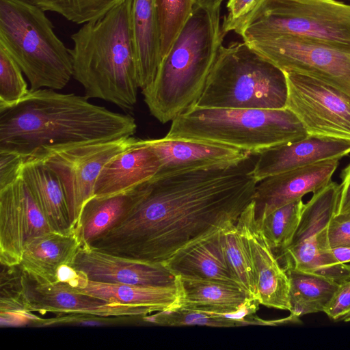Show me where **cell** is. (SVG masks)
<instances>
[{"label":"cell","instance_id":"obj_25","mask_svg":"<svg viewBox=\"0 0 350 350\" xmlns=\"http://www.w3.org/2000/svg\"><path fill=\"white\" fill-rule=\"evenodd\" d=\"M145 189L146 183L119 194L93 196L87 201L76 228L82 244L92 245L114 228L142 199Z\"/></svg>","mask_w":350,"mask_h":350},{"label":"cell","instance_id":"obj_23","mask_svg":"<svg viewBox=\"0 0 350 350\" xmlns=\"http://www.w3.org/2000/svg\"><path fill=\"white\" fill-rule=\"evenodd\" d=\"M221 230L181 249L165 266L176 277L213 280L239 286L225 256Z\"/></svg>","mask_w":350,"mask_h":350},{"label":"cell","instance_id":"obj_3","mask_svg":"<svg viewBox=\"0 0 350 350\" xmlns=\"http://www.w3.org/2000/svg\"><path fill=\"white\" fill-rule=\"evenodd\" d=\"M132 0H124L71 36L74 79L85 96L131 110L137 100V62L131 23Z\"/></svg>","mask_w":350,"mask_h":350},{"label":"cell","instance_id":"obj_22","mask_svg":"<svg viewBox=\"0 0 350 350\" xmlns=\"http://www.w3.org/2000/svg\"><path fill=\"white\" fill-rule=\"evenodd\" d=\"M82 244L76 230L69 233L50 231L27 242L18 266L33 282L51 284L57 281V273L70 265Z\"/></svg>","mask_w":350,"mask_h":350},{"label":"cell","instance_id":"obj_43","mask_svg":"<svg viewBox=\"0 0 350 350\" xmlns=\"http://www.w3.org/2000/svg\"><path fill=\"white\" fill-rule=\"evenodd\" d=\"M345 322H349L350 321V315L347 317L344 320Z\"/></svg>","mask_w":350,"mask_h":350},{"label":"cell","instance_id":"obj_16","mask_svg":"<svg viewBox=\"0 0 350 350\" xmlns=\"http://www.w3.org/2000/svg\"><path fill=\"white\" fill-rule=\"evenodd\" d=\"M339 159L319 161L258 182L252 199L256 223L260 224L275 209L326 186L338 166Z\"/></svg>","mask_w":350,"mask_h":350},{"label":"cell","instance_id":"obj_33","mask_svg":"<svg viewBox=\"0 0 350 350\" xmlns=\"http://www.w3.org/2000/svg\"><path fill=\"white\" fill-rule=\"evenodd\" d=\"M145 322L165 326L203 325L218 327L244 326L241 321L226 317L224 315L208 313L196 309L178 307L144 315Z\"/></svg>","mask_w":350,"mask_h":350},{"label":"cell","instance_id":"obj_14","mask_svg":"<svg viewBox=\"0 0 350 350\" xmlns=\"http://www.w3.org/2000/svg\"><path fill=\"white\" fill-rule=\"evenodd\" d=\"M88 280L148 286H176V277L163 265L114 255L81 244L70 265Z\"/></svg>","mask_w":350,"mask_h":350},{"label":"cell","instance_id":"obj_5","mask_svg":"<svg viewBox=\"0 0 350 350\" xmlns=\"http://www.w3.org/2000/svg\"><path fill=\"white\" fill-rule=\"evenodd\" d=\"M309 135L288 108L278 109L200 107L193 105L172 121L165 136L219 144L252 155Z\"/></svg>","mask_w":350,"mask_h":350},{"label":"cell","instance_id":"obj_21","mask_svg":"<svg viewBox=\"0 0 350 350\" xmlns=\"http://www.w3.org/2000/svg\"><path fill=\"white\" fill-rule=\"evenodd\" d=\"M56 282L72 292L90 295L109 302L146 308L152 312L179 307L176 286L159 287L98 282L88 280L75 269L66 282Z\"/></svg>","mask_w":350,"mask_h":350},{"label":"cell","instance_id":"obj_9","mask_svg":"<svg viewBox=\"0 0 350 350\" xmlns=\"http://www.w3.org/2000/svg\"><path fill=\"white\" fill-rule=\"evenodd\" d=\"M340 191V185L331 180L304 204L293 239L279 260L285 270L295 268L339 284L350 280V263L337 261L327 232L329 223L337 213Z\"/></svg>","mask_w":350,"mask_h":350},{"label":"cell","instance_id":"obj_27","mask_svg":"<svg viewBox=\"0 0 350 350\" xmlns=\"http://www.w3.org/2000/svg\"><path fill=\"white\" fill-rule=\"evenodd\" d=\"M131 23L139 87L143 90L153 81L161 61L155 0H132Z\"/></svg>","mask_w":350,"mask_h":350},{"label":"cell","instance_id":"obj_24","mask_svg":"<svg viewBox=\"0 0 350 350\" xmlns=\"http://www.w3.org/2000/svg\"><path fill=\"white\" fill-rule=\"evenodd\" d=\"M179 307L224 315L234 312L250 298L239 285L221 281L176 276Z\"/></svg>","mask_w":350,"mask_h":350},{"label":"cell","instance_id":"obj_38","mask_svg":"<svg viewBox=\"0 0 350 350\" xmlns=\"http://www.w3.org/2000/svg\"><path fill=\"white\" fill-rule=\"evenodd\" d=\"M323 312L333 321L350 315V280L339 285Z\"/></svg>","mask_w":350,"mask_h":350},{"label":"cell","instance_id":"obj_19","mask_svg":"<svg viewBox=\"0 0 350 350\" xmlns=\"http://www.w3.org/2000/svg\"><path fill=\"white\" fill-rule=\"evenodd\" d=\"M350 153V140L309 135L304 139L278 145L257 156L252 174L257 182L281 172L319 161L340 159Z\"/></svg>","mask_w":350,"mask_h":350},{"label":"cell","instance_id":"obj_2","mask_svg":"<svg viewBox=\"0 0 350 350\" xmlns=\"http://www.w3.org/2000/svg\"><path fill=\"white\" fill-rule=\"evenodd\" d=\"M137 126L131 115L92 104L85 96L29 90L18 102L0 107V151L27 159L46 148L133 136Z\"/></svg>","mask_w":350,"mask_h":350},{"label":"cell","instance_id":"obj_13","mask_svg":"<svg viewBox=\"0 0 350 350\" xmlns=\"http://www.w3.org/2000/svg\"><path fill=\"white\" fill-rule=\"evenodd\" d=\"M29 187L20 176L0 189V262L18 265L25 244L52 231Z\"/></svg>","mask_w":350,"mask_h":350},{"label":"cell","instance_id":"obj_6","mask_svg":"<svg viewBox=\"0 0 350 350\" xmlns=\"http://www.w3.org/2000/svg\"><path fill=\"white\" fill-rule=\"evenodd\" d=\"M285 72L245 42L221 46L194 105L278 109L286 107Z\"/></svg>","mask_w":350,"mask_h":350},{"label":"cell","instance_id":"obj_26","mask_svg":"<svg viewBox=\"0 0 350 350\" xmlns=\"http://www.w3.org/2000/svg\"><path fill=\"white\" fill-rule=\"evenodd\" d=\"M21 176L29 187L53 231L69 233L72 227L64 190L58 176L42 162L25 160Z\"/></svg>","mask_w":350,"mask_h":350},{"label":"cell","instance_id":"obj_39","mask_svg":"<svg viewBox=\"0 0 350 350\" xmlns=\"http://www.w3.org/2000/svg\"><path fill=\"white\" fill-rule=\"evenodd\" d=\"M25 160L18 154L0 151V189L12 185L21 176Z\"/></svg>","mask_w":350,"mask_h":350},{"label":"cell","instance_id":"obj_10","mask_svg":"<svg viewBox=\"0 0 350 350\" xmlns=\"http://www.w3.org/2000/svg\"><path fill=\"white\" fill-rule=\"evenodd\" d=\"M137 139L133 136H126L111 140L46 148L29 158L42 162L58 176L64 190L74 230L77 228L83 206L94 196L96 183L105 165L131 147Z\"/></svg>","mask_w":350,"mask_h":350},{"label":"cell","instance_id":"obj_34","mask_svg":"<svg viewBox=\"0 0 350 350\" xmlns=\"http://www.w3.org/2000/svg\"><path fill=\"white\" fill-rule=\"evenodd\" d=\"M18 64L0 44V107L13 105L29 92Z\"/></svg>","mask_w":350,"mask_h":350},{"label":"cell","instance_id":"obj_29","mask_svg":"<svg viewBox=\"0 0 350 350\" xmlns=\"http://www.w3.org/2000/svg\"><path fill=\"white\" fill-rule=\"evenodd\" d=\"M221 235L225 256L234 276L247 295L257 300L256 280L245 237L237 224L223 229Z\"/></svg>","mask_w":350,"mask_h":350},{"label":"cell","instance_id":"obj_37","mask_svg":"<svg viewBox=\"0 0 350 350\" xmlns=\"http://www.w3.org/2000/svg\"><path fill=\"white\" fill-rule=\"evenodd\" d=\"M327 232L332 248L350 247V212L336 213L329 223Z\"/></svg>","mask_w":350,"mask_h":350},{"label":"cell","instance_id":"obj_40","mask_svg":"<svg viewBox=\"0 0 350 350\" xmlns=\"http://www.w3.org/2000/svg\"><path fill=\"white\" fill-rule=\"evenodd\" d=\"M257 0H228L221 24L224 35L234 31L243 18L251 11Z\"/></svg>","mask_w":350,"mask_h":350},{"label":"cell","instance_id":"obj_18","mask_svg":"<svg viewBox=\"0 0 350 350\" xmlns=\"http://www.w3.org/2000/svg\"><path fill=\"white\" fill-rule=\"evenodd\" d=\"M23 283L27 312L88 313L133 317H142L152 313L146 308L109 302L90 295L72 292L57 282L38 284L30 280L25 273Z\"/></svg>","mask_w":350,"mask_h":350},{"label":"cell","instance_id":"obj_11","mask_svg":"<svg viewBox=\"0 0 350 350\" xmlns=\"http://www.w3.org/2000/svg\"><path fill=\"white\" fill-rule=\"evenodd\" d=\"M245 42L284 72L318 78L350 94V50L290 35Z\"/></svg>","mask_w":350,"mask_h":350},{"label":"cell","instance_id":"obj_15","mask_svg":"<svg viewBox=\"0 0 350 350\" xmlns=\"http://www.w3.org/2000/svg\"><path fill=\"white\" fill-rule=\"evenodd\" d=\"M237 226L245 237L250 254L256 280L257 301L268 308L290 311L288 274L257 224L252 202L240 215Z\"/></svg>","mask_w":350,"mask_h":350},{"label":"cell","instance_id":"obj_32","mask_svg":"<svg viewBox=\"0 0 350 350\" xmlns=\"http://www.w3.org/2000/svg\"><path fill=\"white\" fill-rule=\"evenodd\" d=\"M78 25L96 20L124 0H28Z\"/></svg>","mask_w":350,"mask_h":350},{"label":"cell","instance_id":"obj_1","mask_svg":"<svg viewBox=\"0 0 350 350\" xmlns=\"http://www.w3.org/2000/svg\"><path fill=\"white\" fill-rule=\"evenodd\" d=\"M254 163L251 156L226 167L152 178L129 213L90 246L165 265L188 245L237 224L258 183Z\"/></svg>","mask_w":350,"mask_h":350},{"label":"cell","instance_id":"obj_28","mask_svg":"<svg viewBox=\"0 0 350 350\" xmlns=\"http://www.w3.org/2000/svg\"><path fill=\"white\" fill-rule=\"evenodd\" d=\"M286 271L290 282V312L297 317L323 312L340 285L325 277L295 268Z\"/></svg>","mask_w":350,"mask_h":350},{"label":"cell","instance_id":"obj_4","mask_svg":"<svg viewBox=\"0 0 350 350\" xmlns=\"http://www.w3.org/2000/svg\"><path fill=\"white\" fill-rule=\"evenodd\" d=\"M221 4L196 1L153 81L142 90L150 113L162 124L194 105L204 88L225 36L220 23Z\"/></svg>","mask_w":350,"mask_h":350},{"label":"cell","instance_id":"obj_20","mask_svg":"<svg viewBox=\"0 0 350 350\" xmlns=\"http://www.w3.org/2000/svg\"><path fill=\"white\" fill-rule=\"evenodd\" d=\"M160 167L159 157L149 139L137 138L105 165L96 183L94 196L107 197L133 189L151 180Z\"/></svg>","mask_w":350,"mask_h":350},{"label":"cell","instance_id":"obj_30","mask_svg":"<svg viewBox=\"0 0 350 350\" xmlns=\"http://www.w3.org/2000/svg\"><path fill=\"white\" fill-rule=\"evenodd\" d=\"M304 204L302 199L288 203L275 209L257 224L278 260L293 239Z\"/></svg>","mask_w":350,"mask_h":350},{"label":"cell","instance_id":"obj_44","mask_svg":"<svg viewBox=\"0 0 350 350\" xmlns=\"http://www.w3.org/2000/svg\"><path fill=\"white\" fill-rule=\"evenodd\" d=\"M213 1H216L217 3H221L222 1H224V0H213Z\"/></svg>","mask_w":350,"mask_h":350},{"label":"cell","instance_id":"obj_41","mask_svg":"<svg viewBox=\"0 0 350 350\" xmlns=\"http://www.w3.org/2000/svg\"><path fill=\"white\" fill-rule=\"evenodd\" d=\"M340 200L336 213L350 212V163L342 170Z\"/></svg>","mask_w":350,"mask_h":350},{"label":"cell","instance_id":"obj_12","mask_svg":"<svg viewBox=\"0 0 350 350\" xmlns=\"http://www.w3.org/2000/svg\"><path fill=\"white\" fill-rule=\"evenodd\" d=\"M286 108L308 135L350 140V94L318 78L285 72Z\"/></svg>","mask_w":350,"mask_h":350},{"label":"cell","instance_id":"obj_8","mask_svg":"<svg viewBox=\"0 0 350 350\" xmlns=\"http://www.w3.org/2000/svg\"><path fill=\"white\" fill-rule=\"evenodd\" d=\"M234 31L243 42L290 35L350 50V5L335 0H257Z\"/></svg>","mask_w":350,"mask_h":350},{"label":"cell","instance_id":"obj_7","mask_svg":"<svg viewBox=\"0 0 350 350\" xmlns=\"http://www.w3.org/2000/svg\"><path fill=\"white\" fill-rule=\"evenodd\" d=\"M44 12L28 0H0V44L27 77L30 90H62L73 75L69 49Z\"/></svg>","mask_w":350,"mask_h":350},{"label":"cell","instance_id":"obj_35","mask_svg":"<svg viewBox=\"0 0 350 350\" xmlns=\"http://www.w3.org/2000/svg\"><path fill=\"white\" fill-rule=\"evenodd\" d=\"M1 267L0 313L27 312L24 272L18 265Z\"/></svg>","mask_w":350,"mask_h":350},{"label":"cell","instance_id":"obj_31","mask_svg":"<svg viewBox=\"0 0 350 350\" xmlns=\"http://www.w3.org/2000/svg\"><path fill=\"white\" fill-rule=\"evenodd\" d=\"M196 1L155 0L161 61L190 18Z\"/></svg>","mask_w":350,"mask_h":350},{"label":"cell","instance_id":"obj_36","mask_svg":"<svg viewBox=\"0 0 350 350\" xmlns=\"http://www.w3.org/2000/svg\"><path fill=\"white\" fill-rule=\"evenodd\" d=\"M133 317L100 316L88 313L57 314L51 319L36 318L30 324L33 327L57 326H111L129 322Z\"/></svg>","mask_w":350,"mask_h":350},{"label":"cell","instance_id":"obj_17","mask_svg":"<svg viewBox=\"0 0 350 350\" xmlns=\"http://www.w3.org/2000/svg\"><path fill=\"white\" fill-rule=\"evenodd\" d=\"M148 139L161 161L160 169L153 178L226 167L252 156L240 149L216 143L165 137Z\"/></svg>","mask_w":350,"mask_h":350},{"label":"cell","instance_id":"obj_42","mask_svg":"<svg viewBox=\"0 0 350 350\" xmlns=\"http://www.w3.org/2000/svg\"><path fill=\"white\" fill-rule=\"evenodd\" d=\"M332 251L338 262H350V247H336L332 248Z\"/></svg>","mask_w":350,"mask_h":350}]
</instances>
